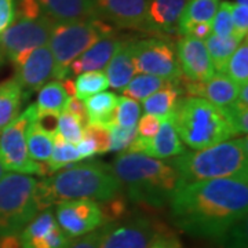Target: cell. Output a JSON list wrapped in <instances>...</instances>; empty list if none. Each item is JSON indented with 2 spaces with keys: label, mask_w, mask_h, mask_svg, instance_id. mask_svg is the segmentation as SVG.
<instances>
[{
  "label": "cell",
  "mask_w": 248,
  "mask_h": 248,
  "mask_svg": "<svg viewBox=\"0 0 248 248\" xmlns=\"http://www.w3.org/2000/svg\"><path fill=\"white\" fill-rule=\"evenodd\" d=\"M76 148H78L80 156H81V160L90 159V157L98 155L97 143L91 137L86 135V134H83V140L79 143H76Z\"/></svg>",
  "instance_id": "45"
},
{
  "label": "cell",
  "mask_w": 248,
  "mask_h": 248,
  "mask_svg": "<svg viewBox=\"0 0 248 248\" xmlns=\"http://www.w3.org/2000/svg\"><path fill=\"white\" fill-rule=\"evenodd\" d=\"M11 62L16 66V80L28 98L54 78V57L48 46H42L17 55Z\"/></svg>",
  "instance_id": "13"
},
{
  "label": "cell",
  "mask_w": 248,
  "mask_h": 248,
  "mask_svg": "<svg viewBox=\"0 0 248 248\" xmlns=\"http://www.w3.org/2000/svg\"><path fill=\"white\" fill-rule=\"evenodd\" d=\"M169 81L167 80L160 79L152 75H145V73H140L138 76H134L133 79L130 80V83L122 90L124 97H128L140 102L143 101L148 97H151L153 93H156L157 90L164 87Z\"/></svg>",
  "instance_id": "31"
},
{
  "label": "cell",
  "mask_w": 248,
  "mask_h": 248,
  "mask_svg": "<svg viewBox=\"0 0 248 248\" xmlns=\"http://www.w3.org/2000/svg\"><path fill=\"white\" fill-rule=\"evenodd\" d=\"M109 137H110V151H127L130 148V145L134 142V140L137 138V127L110 125Z\"/></svg>",
  "instance_id": "37"
},
{
  "label": "cell",
  "mask_w": 248,
  "mask_h": 248,
  "mask_svg": "<svg viewBox=\"0 0 248 248\" xmlns=\"http://www.w3.org/2000/svg\"><path fill=\"white\" fill-rule=\"evenodd\" d=\"M57 134L66 142H71L73 145H76L83 140L84 125L76 116L71 115V113L63 110L58 115Z\"/></svg>",
  "instance_id": "35"
},
{
  "label": "cell",
  "mask_w": 248,
  "mask_h": 248,
  "mask_svg": "<svg viewBox=\"0 0 248 248\" xmlns=\"http://www.w3.org/2000/svg\"><path fill=\"white\" fill-rule=\"evenodd\" d=\"M117 99L119 97L110 91H101L83 99L87 113V124H104L110 128V125H113Z\"/></svg>",
  "instance_id": "24"
},
{
  "label": "cell",
  "mask_w": 248,
  "mask_h": 248,
  "mask_svg": "<svg viewBox=\"0 0 248 248\" xmlns=\"http://www.w3.org/2000/svg\"><path fill=\"white\" fill-rule=\"evenodd\" d=\"M69 93L65 87V84L60 80L47 81L37 94L36 109L37 112L45 113H57L60 115L65 109V105L69 99Z\"/></svg>",
  "instance_id": "27"
},
{
  "label": "cell",
  "mask_w": 248,
  "mask_h": 248,
  "mask_svg": "<svg viewBox=\"0 0 248 248\" xmlns=\"http://www.w3.org/2000/svg\"><path fill=\"white\" fill-rule=\"evenodd\" d=\"M232 22L233 35L239 39H247L248 33V6L232 3Z\"/></svg>",
  "instance_id": "39"
},
{
  "label": "cell",
  "mask_w": 248,
  "mask_h": 248,
  "mask_svg": "<svg viewBox=\"0 0 248 248\" xmlns=\"http://www.w3.org/2000/svg\"><path fill=\"white\" fill-rule=\"evenodd\" d=\"M184 84H185V90L192 97L204 98L218 108L232 107L237 101L240 87H241L240 84L221 72L214 73L205 81L185 80Z\"/></svg>",
  "instance_id": "19"
},
{
  "label": "cell",
  "mask_w": 248,
  "mask_h": 248,
  "mask_svg": "<svg viewBox=\"0 0 248 248\" xmlns=\"http://www.w3.org/2000/svg\"><path fill=\"white\" fill-rule=\"evenodd\" d=\"M115 33V29L99 18L53 22L48 48L54 57V78L66 79L72 62L89 50L99 39Z\"/></svg>",
  "instance_id": "6"
},
{
  "label": "cell",
  "mask_w": 248,
  "mask_h": 248,
  "mask_svg": "<svg viewBox=\"0 0 248 248\" xmlns=\"http://www.w3.org/2000/svg\"><path fill=\"white\" fill-rule=\"evenodd\" d=\"M122 190L110 164L91 160L68 166L63 171L37 181L36 202L42 211L62 200L90 199L102 203L120 196Z\"/></svg>",
  "instance_id": "2"
},
{
  "label": "cell",
  "mask_w": 248,
  "mask_h": 248,
  "mask_svg": "<svg viewBox=\"0 0 248 248\" xmlns=\"http://www.w3.org/2000/svg\"><path fill=\"white\" fill-rule=\"evenodd\" d=\"M54 214L60 228L71 239L89 234L107 223L101 203L90 199L58 202Z\"/></svg>",
  "instance_id": "11"
},
{
  "label": "cell",
  "mask_w": 248,
  "mask_h": 248,
  "mask_svg": "<svg viewBox=\"0 0 248 248\" xmlns=\"http://www.w3.org/2000/svg\"><path fill=\"white\" fill-rule=\"evenodd\" d=\"M14 0H0V33L14 21Z\"/></svg>",
  "instance_id": "43"
},
{
  "label": "cell",
  "mask_w": 248,
  "mask_h": 248,
  "mask_svg": "<svg viewBox=\"0 0 248 248\" xmlns=\"http://www.w3.org/2000/svg\"><path fill=\"white\" fill-rule=\"evenodd\" d=\"M6 174V170H4V167H3V164L0 163V179H1V177Z\"/></svg>",
  "instance_id": "47"
},
{
  "label": "cell",
  "mask_w": 248,
  "mask_h": 248,
  "mask_svg": "<svg viewBox=\"0 0 248 248\" xmlns=\"http://www.w3.org/2000/svg\"><path fill=\"white\" fill-rule=\"evenodd\" d=\"M179 86L181 81H169L164 87L153 93L151 97L143 99L141 109H143L146 115L156 116L159 119H166L171 116L179 101V95L182 94Z\"/></svg>",
  "instance_id": "23"
},
{
  "label": "cell",
  "mask_w": 248,
  "mask_h": 248,
  "mask_svg": "<svg viewBox=\"0 0 248 248\" xmlns=\"http://www.w3.org/2000/svg\"><path fill=\"white\" fill-rule=\"evenodd\" d=\"M169 205L179 231L197 239L222 241L247 219L248 172L179 186Z\"/></svg>",
  "instance_id": "1"
},
{
  "label": "cell",
  "mask_w": 248,
  "mask_h": 248,
  "mask_svg": "<svg viewBox=\"0 0 248 248\" xmlns=\"http://www.w3.org/2000/svg\"><path fill=\"white\" fill-rule=\"evenodd\" d=\"M17 236L21 248H68L75 240L60 228L51 207L36 214Z\"/></svg>",
  "instance_id": "14"
},
{
  "label": "cell",
  "mask_w": 248,
  "mask_h": 248,
  "mask_svg": "<svg viewBox=\"0 0 248 248\" xmlns=\"http://www.w3.org/2000/svg\"><path fill=\"white\" fill-rule=\"evenodd\" d=\"M47 17L55 22H72L97 18L91 0H39Z\"/></svg>",
  "instance_id": "22"
},
{
  "label": "cell",
  "mask_w": 248,
  "mask_h": 248,
  "mask_svg": "<svg viewBox=\"0 0 248 248\" xmlns=\"http://www.w3.org/2000/svg\"><path fill=\"white\" fill-rule=\"evenodd\" d=\"M65 112L71 113V115L76 116L80 122L83 123V125H87V113H86V108H84V102L76 97H69L66 105H65ZM62 110V112H63Z\"/></svg>",
  "instance_id": "42"
},
{
  "label": "cell",
  "mask_w": 248,
  "mask_h": 248,
  "mask_svg": "<svg viewBox=\"0 0 248 248\" xmlns=\"http://www.w3.org/2000/svg\"><path fill=\"white\" fill-rule=\"evenodd\" d=\"M211 35L218 37H229L233 35L232 22V3L222 1L211 21Z\"/></svg>",
  "instance_id": "36"
},
{
  "label": "cell",
  "mask_w": 248,
  "mask_h": 248,
  "mask_svg": "<svg viewBox=\"0 0 248 248\" xmlns=\"http://www.w3.org/2000/svg\"><path fill=\"white\" fill-rule=\"evenodd\" d=\"M223 73L231 78L237 84H246L248 83V45L247 39H244L239 47L232 54L229 61L225 66Z\"/></svg>",
  "instance_id": "33"
},
{
  "label": "cell",
  "mask_w": 248,
  "mask_h": 248,
  "mask_svg": "<svg viewBox=\"0 0 248 248\" xmlns=\"http://www.w3.org/2000/svg\"><path fill=\"white\" fill-rule=\"evenodd\" d=\"M175 48L182 79L189 81H205L215 73L204 40L181 36Z\"/></svg>",
  "instance_id": "16"
},
{
  "label": "cell",
  "mask_w": 248,
  "mask_h": 248,
  "mask_svg": "<svg viewBox=\"0 0 248 248\" xmlns=\"http://www.w3.org/2000/svg\"><path fill=\"white\" fill-rule=\"evenodd\" d=\"M53 19L46 14L37 18H14L0 33V50L10 61L17 55L48 45Z\"/></svg>",
  "instance_id": "10"
},
{
  "label": "cell",
  "mask_w": 248,
  "mask_h": 248,
  "mask_svg": "<svg viewBox=\"0 0 248 248\" xmlns=\"http://www.w3.org/2000/svg\"><path fill=\"white\" fill-rule=\"evenodd\" d=\"M124 40L125 39L116 35V32L99 39L97 43H94L89 50H86L72 62L69 73L79 75L83 72L104 71L107 68L108 62L110 61L117 48L123 45Z\"/></svg>",
  "instance_id": "20"
},
{
  "label": "cell",
  "mask_w": 248,
  "mask_h": 248,
  "mask_svg": "<svg viewBox=\"0 0 248 248\" xmlns=\"http://www.w3.org/2000/svg\"><path fill=\"white\" fill-rule=\"evenodd\" d=\"M186 0H146L143 32L159 37L178 33V24Z\"/></svg>",
  "instance_id": "18"
},
{
  "label": "cell",
  "mask_w": 248,
  "mask_h": 248,
  "mask_svg": "<svg viewBox=\"0 0 248 248\" xmlns=\"http://www.w3.org/2000/svg\"><path fill=\"white\" fill-rule=\"evenodd\" d=\"M172 122L179 140L195 151L239 137L221 108L204 98L179 99L172 112Z\"/></svg>",
  "instance_id": "5"
},
{
  "label": "cell",
  "mask_w": 248,
  "mask_h": 248,
  "mask_svg": "<svg viewBox=\"0 0 248 248\" xmlns=\"http://www.w3.org/2000/svg\"><path fill=\"white\" fill-rule=\"evenodd\" d=\"M55 134L46 131L35 119L31 122L27 130V146L31 159L37 163H47L54 148Z\"/></svg>",
  "instance_id": "26"
},
{
  "label": "cell",
  "mask_w": 248,
  "mask_h": 248,
  "mask_svg": "<svg viewBox=\"0 0 248 248\" xmlns=\"http://www.w3.org/2000/svg\"><path fill=\"white\" fill-rule=\"evenodd\" d=\"M36 112V105L28 107L0 131V163L6 171L40 177L50 174L47 167L31 159L28 153L27 130Z\"/></svg>",
  "instance_id": "8"
},
{
  "label": "cell",
  "mask_w": 248,
  "mask_h": 248,
  "mask_svg": "<svg viewBox=\"0 0 248 248\" xmlns=\"http://www.w3.org/2000/svg\"><path fill=\"white\" fill-rule=\"evenodd\" d=\"M127 152H138L149 157L163 160L179 156L186 152V149L184 142L179 140V135L172 122V115H171L166 119H161L159 131L153 138L143 140V138L137 137Z\"/></svg>",
  "instance_id": "17"
},
{
  "label": "cell",
  "mask_w": 248,
  "mask_h": 248,
  "mask_svg": "<svg viewBox=\"0 0 248 248\" xmlns=\"http://www.w3.org/2000/svg\"><path fill=\"white\" fill-rule=\"evenodd\" d=\"M104 226H101L99 229L91 232L89 234L75 239L68 248H99V243L104 234Z\"/></svg>",
  "instance_id": "41"
},
{
  "label": "cell",
  "mask_w": 248,
  "mask_h": 248,
  "mask_svg": "<svg viewBox=\"0 0 248 248\" xmlns=\"http://www.w3.org/2000/svg\"><path fill=\"white\" fill-rule=\"evenodd\" d=\"M170 163L177 170L179 186L236 177L248 172V141L246 137H234L204 149L184 152Z\"/></svg>",
  "instance_id": "4"
},
{
  "label": "cell",
  "mask_w": 248,
  "mask_h": 248,
  "mask_svg": "<svg viewBox=\"0 0 248 248\" xmlns=\"http://www.w3.org/2000/svg\"><path fill=\"white\" fill-rule=\"evenodd\" d=\"M160 123H161V119L145 113L142 117H140L137 123V137L143 138V140L153 138L159 131Z\"/></svg>",
  "instance_id": "40"
},
{
  "label": "cell",
  "mask_w": 248,
  "mask_h": 248,
  "mask_svg": "<svg viewBox=\"0 0 248 248\" xmlns=\"http://www.w3.org/2000/svg\"><path fill=\"white\" fill-rule=\"evenodd\" d=\"M80 160H81V156H80L76 145H73L71 142H66L58 134H55L53 152H51V156L47 161L48 172L50 174L57 172L58 170L65 169L73 163H79Z\"/></svg>",
  "instance_id": "30"
},
{
  "label": "cell",
  "mask_w": 248,
  "mask_h": 248,
  "mask_svg": "<svg viewBox=\"0 0 248 248\" xmlns=\"http://www.w3.org/2000/svg\"><path fill=\"white\" fill-rule=\"evenodd\" d=\"M148 248H184L175 236L161 231Z\"/></svg>",
  "instance_id": "44"
},
{
  "label": "cell",
  "mask_w": 248,
  "mask_h": 248,
  "mask_svg": "<svg viewBox=\"0 0 248 248\" xmlns=\"http://www.w3.org/2000/svg\"><path fill=\"white\" fill-rule=\"evenodd\" d=\"M24 98V91L16 78L0 83V131L19 115Z\"/></svg>",
  "instance_id": "25"
},
{
  "label": "cell",
  "mask_w": 248,
  "mask_h": 248,
  "mask_svg": "<svg viewBox=\"0 0 248 248\" xmlns=\"http://www.w3.org/2000/svg\"><path fill=\"white\" fill-rule=\"evenodd\" d=\"M243 40L234 35L229 36V37H218V36L210 35L204 40L215 72L223 73L225 66L232 57V54L234 53V50L239 47Z\"/></svg>",
  "instance_id": "28"
},
{
  "label": "cell",
  "mask_w": 248,
  "mask_h": 248,
  "mask_svg": "<svg viewBox=\"0 0 248 248\" xmlns=\"http://www.w3.org/2000/svg\"><path fill=\"white\" fill-rule=\"evenodd\" d=\"M84 134L91 137L98 148V155H104L110 152V137H109V127L104 124L89 123L84 127Z\"/></svg>",
  "instance_id": "38"
},
{
  "label": "cell",
  "mask_w": 248,
  "mask_h": 248,
  "mask_svg": "<svg viewBox=\"0 0 248 248\" xmlns=\"http://www.w3.org/2000/svg\"><path fill=\"white\" fill-rule=\"evenodd\" d=\"M141 117V105L128 97H119L115 115H113V125L119 127H137V123Z\"/></svg>",
  "instance_id": "34"
},
{
  "label": "cell",
  "mask_w": 248,
  "mask_h": 248,
  "mask_svg": "<svg viewBox=\"0 0 248 248\" xmlns=\"http://www.w3.org/2000/svg\"><path fill=\"white\" fill-rule=\"evenodd\" d=\"M234 4H241V6H248V0H234Z\"/></svg>",
  "instance_id": "46"
},
{
  "label": "cell",
  "mask_w": 248,
  "mask_h": 248,
  "mask_svg": "<svg viewBox=\"0 0 248 248\" xmlns=\"http://www.w3.org/2000/svg\"><path fill=\"white\" fill-rule=\"evenodd\" d=\"M109 87L107 75L102 71H90L79 73L73 81V95L79 99H86Z\"/></svg>",
  "instance_id": "32"
},
{
  "label": "cell",
  "mask_w": 248,
  "mask_h": 248,
  "mask_svg": "<svg viewBox=\"0 0 248 248\" xmlns=\"http://www.w3.org/2000/svg\"><path fill=\"white\" fill-rule=\"evenodd\" d=\"M163 229L143 215L116 219L104 226L99 248H148Z\"/></svg>",
  "instance_id": "12"
},
{
  "label": "cell",
  "mask_w": 248,
  "mask_h": 248,
  "mask_svg": "<svg viewBox=\"0 0 248 248\" xmlns=\"http://www.w3.org/2000/svg\"><path fill=\"white\" fill-rule=\"evenodd\" d=\"M221 0H186L178 28L192 22H211Z\"/></svg>",
  "instance_id": "29"
},
{
  "label": "cell",
  "mask_w": 248,
  "mask_h": 248,
  "mask_svg": "<svg viewBox=\"0 0 248 248\" xmlns=\"http://www.w3.org/2000/svg\"><path fill=\"white\" fill-rule=\"evenodd\" d=\"M110 167L128 199L151 208L166 207L179 186V175L170 160L125 151Z\"/></svg>",
  "instance_id": "3"
},
{
  "label": "cell",
  "mask_w": 248,
  "mask_h": 248,
  "mask_svg": "<svg viewBox=\"0 0 248 248\" xmlns=\"http://www.w3.org/2000/svg\"><path fill=\"white\" fill-rule=\"evenodd\" d=\"M97 18L117 28L143 31L146 0H91Z\"/></svg>",
  "instance_id": "15"
},
{
  "label": "cell",
  "mask_w": 248,
  "mask_h": 248,
  "mask_svg": "<svg viewBox=\"0 0 248 248\" xmlns=\"http://www.w3.org/2000/svg\"><path fill=\"white\" fill-rule=\"evenodd\" d=\"M135 39H125L124 43L113 54L105 68L108 84L115 90H123L135 76L133 58V45Z\"/></svg>",
  "instance_id": "21"
},
{
  "label": "cell",
  "mask_w": 248,
  "mask_h": 248,
  "mask_svg": "<svg viewBox=\"0 0 248 248\" xmlns=\"http://www.w3.org/2000/svg\"><path fill=\"white\" fill-rule=\"evenodd\" d=\"M35 179L27 174L6 172L0 179V237L18 234L39 213Z\"/></svg>",
  "instance_id": "7"
},
{
  "label": "cell",
  "mask_w": 248,
  "mask_h": 248,
  "mask_svg": "<svg viewBox=\"0 0 248 248\" xmlns=\"http://www.w3.org/2000/svg\"><path fill=\"white\" fill-rule=\"evenodd\" d=\"M133 58L137 73L152 75L175 83L182 80L175 45L166 37L153 36L134 40Z\"/></svg>",
  "instance_id": "9"
}]
</instances>
